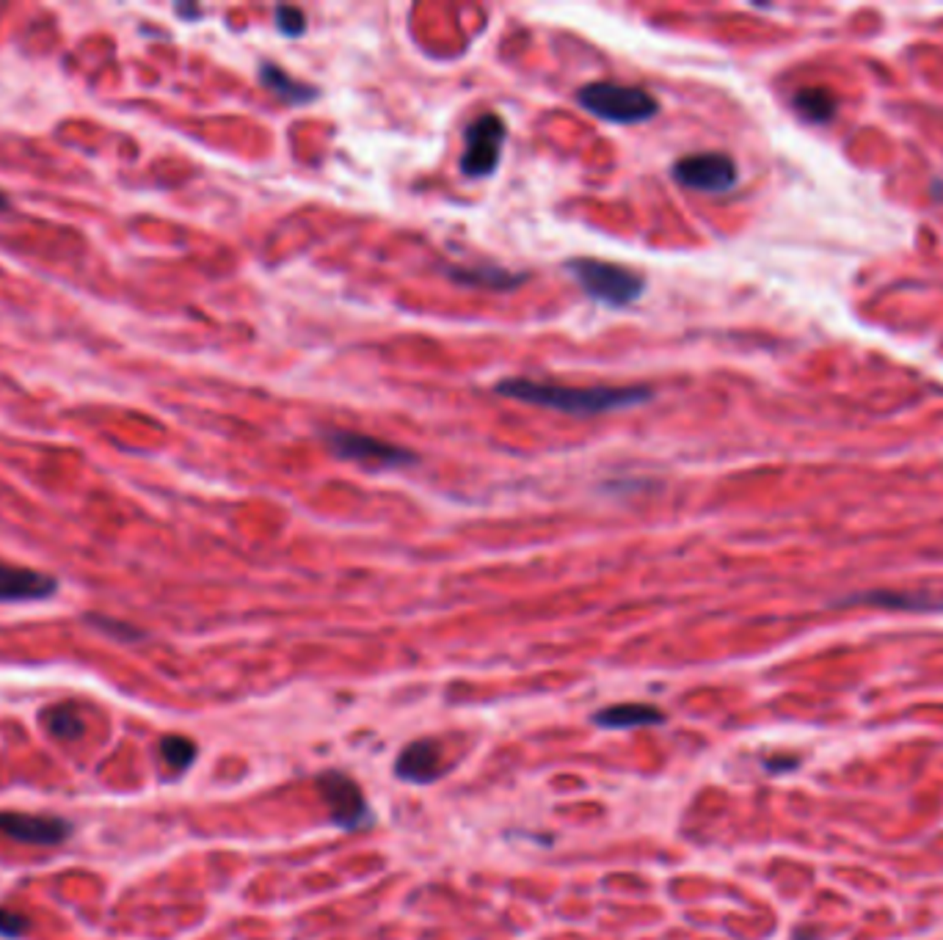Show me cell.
Instances as JSON below:
<instances>
[{"instance_id":"cell-1","label":"cell","mask_w":943,"mask_h":940,"mask_svg":"<svg viewBox=\"0 0 943 940\" xmlns=\"http://www.w3.org/2000/svg\"><path fill=\"white\" fill-rule=\"evenodd\" d=\"M497 395L563 414L574 417H596L610 411L634 409L651 400V389L643 384H596V387H572V384H554V381H532V379H505L497 387Z\"/></svg>"},{"instance_id":"cell-2","label":"cell","mask_w":943,"mask_h":940,"mask_svg":"<svg viewBox=\"0 0 943 940\" xmlns=\"http://www.w3.org/2000/svg\"><path fill=\"white\" fill-rule=\"evenodd\" d=\"M565 270L574 276L577 285L599 304L624 309L645 293V276L634 268L604 262L593 257H577L565 262Z\"/></svg>"},{"instance_id":"cell-3","label":"cell","mask_w":943,"mask_h":940,"mask_svg":"<svg viewBox=\"0 0 943 940\" xmlns=\"http://www.w3.org/2000/svg\"><path fill=\"white\" fill-rule=\"evenodd\" d=\"M580 106L613 125L648 122L659 111V100L640 86H624L613 80H593L580 88Z\"/></svg>"},{"instance_id":"cell-4","label":"cell","mask_w":943,"mask_h":940,"mask_svg":"<svg viewBox=\"0 0 943 940\" xmlns=\"http://www.w3.org/2000/svg\"><path fill=\"white\" fill-rule=\"evenodd\" d=\"M323 444L342 460L367 466V469H401V466H411L417 460V455L406 447H398L392 441H381L375 436L359 433V430H326L323 433Z\"/></svg>"},{"instance_id":"cell-5","label":"cell","mask_w":943,"mask_h":940,"mask_svg":"<svg viewBox=\"0 0 943 940\" xmlns=\"http://www.w3.org/2000/svg\"><path fill=\"white\" fill-rule=\"evenodd\" d=\"M508 138V125L500 114H481L469 125L461 152V171L466 177L483 179L497 171L502 147Z\"/></svg>"},{"instance_id":"cell-6","label":"cell","mask_w":943,"mask_h":940,"mask_svg":"<svg viewBox=\"0 0 943 940\" xmlns=\"http://www.w3.org/2000/svg\"><path fill=\"white\" fill-rule=\"evenodd\" d=\"M674 177L698 194H725L736 185V163L725 152H695L674 163Z\"/></svg>"},{"instance_id":"cell-7","label":"cell","mask_w":943,"mask_h":940,"mask_svg":"<svg viewBox=\"0 0 943 940\" xmlns=\"http://www.w3.org/2000/svg\"><path fill=\"white\" fill-rule=\"evenodd\" d=\"M318 792L323 794V803L329 805L334 824H340L345 830H356L359 824H364L367 800H364V794L353 778H348L340 770H329V773L318 775Z\"/></svg>"},{"instance_id":"cell-8","label":"cell","mask_w":943,"mask_h":940,"mask_svg":"<svg viewBox=\"0 0 943 940\" xmlns=\"http://www.w3.org/2000/svg\"><path fill=\"white\" fill-rule=\"evenodd\" d=\"M0 833L23 844H36V847H56V844L69 838L72 824L61 816L6 811L0 814Z\"/></svg>"},{"instance_id":"cell-9","label":"cell","mask_w":943,"mask_h":940,"mask_svg":"<svg viewBox=\"0 0 943 940\" xmlns=\"http://www.w3.org/2000/svg\"><path fill=\"white\" fill-rule=\"evenodd\" d=\"M56 591H58V580L56 577H50L45 571H34V569L0 562V604L42 601V599H50Z\"/></svg>"},{"instance_id":"cell-10","label":"cell","mask_w":943,"mask_h":940,"mask_svg":"<svg viewBox=\"0 0 943 940\" xmlns=\"http://www.w3.org/2000/svg\"><path fill=\"white\" fill-rule=\"evenodd\" d=\"M444 773L441 744L433 739H417L401 750L395 762V775L406 783H433Z\"/></svg>"},{"instance_id":"cell-11","label":"cell","mask_w":943,"mask_h":940,"mask_svg":"<svg viewBox=\"0 0 943 940\" xmlns=\"http://www.w3.org/2000/svg\"><path fill=\"white\" fill-rule=\"evenodd\" d=\"M259 80H262V86H265L270 94H276V97H279L281 103H288V106H307V103H312V100L318 97V88H315V86L296 80L290 72H285V69L276 66V64H262Z\"/></svg>"},{"instance_id":"cell-12","label":"cell","mask_w":943,"mask_h":940,"mask_svg":"<svg viewBox=\"0 0 943 940\" xmlns=\"http://www.w3.org/2000/svg\"><path fill=\"white\" fill-rule=\"evenodd\" d=\"M450 278L463 288H486V290H513L527 276L511 273L500 265H469V268H450Z\"/></svg>"},{"instance_id":"cell-13","label":"cell","mask_w":943,"mask_h":940,"mask_svg":"<svg viewBox=\"0 0 943 940\" xmlns=\"http://www.w3.org/2000/svg\"><path fill=\"white\" fill-rule=\"evenodd\" d=\"M604 728H637V725H659L665 723L663 709H656L651 703H618L596 712L593 717Z\"/></svg>"},{"instance_id":"cell-14","label":"cell","mask_w":943,"mask_h":940,"mask_svg":"<svg viewBox=\"0 0 943 940\" xmlns=\"http://www.w3.org/2000/svg\"><path fill=\"white\" fill-rule=\"evenodd\" d=\"M795 111L808 122H827L836 114V103L825 88H803L795 94Z\"/></svg>"},{"instance_id":"cell-15","label":"cell","mask_w":943,"mask_h":940,"mask_svg":"<svg viewBox=\"0 0 943 940\" xmlns=\"http://www.w3.org/2000/svg\"><path fill=\"white\" fill-rule=\"evenodd\" d=\"M160 753L163 762L174 770H188L197 759V744L185 736H163L160 739Z\"/></svg>"},{"instance_id":"cell-16","label":"cell","mask_w":943,"mask_h":940,"mask_svg":"<svg viewBox=\"0 0 943 940\" xmlns=\"http://www.w3.org/2000/svg\"><path fill=\"white\" fill-rule=\"evenodd\" d=\"M47 731L58 739H77L83 733V720L72 712V709H64V706H56V709H47L42 714Z\"/></svg>"},{"instance_id":"cell-17","label":"cell","mask_w":943,"mask_h":940,"mask_svg":"<svg viewBox=\"0 0 943 940\" xmlns=\"http://www.w3.org/2000/svg\"><path fill=\"white\" fill-rule=\"evenodd\" d=\"M273 23L285 36H301L307 31V15L296 6H276Z\"/></svg>"},{"instance_id":"cell-18","label":"cell","mask_w":943,"mask_h":940,"mask_svg":"<svg viewBox=\"0 0 943 940\" xmlns=\"http://www.w3.org/2000/svg\"><path fill=\"white\" fill-rule=\"evenodd\" d=\"M31 929V921L23 913L0 907V935L4 937H23Z\"/></svg>"},{"instance_id":"cell-19","label":"cell","mask_w":943,"mask_h":940,"mask_svg":"<svg viewBox=\"0 0 943 940\" xmlns=\"http://www.w3.org/2000/svg\"><path fill=\"white\" fill-rule=\"evenodd\" d=\"M88 621H91V623H97L103 632H111V634L122 637V640H136V637H144V634H141V632H136L133 626H127V623H117L114 618H97V615H91Z\"/></svg>"},{"instance_id":"cell-20","label":"cell","mask_w":943,"mask_h":940,"mask_svg":"<svg viewBox=\"0 0 943 940\" xmlns=\"http://www.w3.org/2000/svg\"><path fill=\"white\" fill-rule=\"evenodd\" d=\"M9 210H12V202L4 191H0V213H9Z\"/></svg>"}]
</instances>
